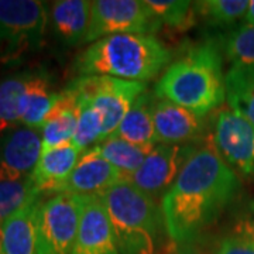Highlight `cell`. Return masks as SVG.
I'll return each mask as SVG.
<instances>
[{"label":"cell","instance_id":"5b68a950","mask_svg":"<svg viewBox=\"0 0 254 254\" xmlns=\"http://www.w3.org/2000/svg\"><path fill=\"white\" fill-rule=\"evenodd\" d=\"M48 24L44 1L0 0V63H16L37 51Z\"/></svg>","mask_w":254,"mask_h":254},{"label":"cell","instance_id":"277c9868","mask_svg":"<svg viewBox=\"0 0 254 254\" xmlns=\"http://www.w3.org/2000/svg\"><path fill=\"white\" fill-rule=\"evenodd\" d=\"M100 199L120 254H155L164 219L161 206L154 198L123 181L100 195Z\"/></svg>","mask_w":254,"mask_h":254},{"label":"cell","instance_id":"cb8c5ba5","mask_svg":"<svg viewBox=\"0 0 254 254\" xmlns=\"http://www.w3.org/2000/svg\"><path fill=\"white\" fill-rule=\"evenodd\" d=\"M38 198H43V192L38 190L31 177L0 182V227Z\"/></svg>","mask_w":254,"mask_h":254},{"label":"cell","instance_id":"484cf974","mask_svg":"<svg viewBox=\"0 0 254 254\" xmlns=\"http://www.w3.org/2000/svg\"><path fill=\"white\" fill-rule=\"evenodd\" d=\"M249 0H205L195 1V11L213 26H230L245 18Z\"/></svg>","mask_w":254,"mask_h":254},{"label":"cell","instance_id":"4fadbf2b","mask_svg":"<svg viewBox=\"0 0 254 254\" xmlns=\"http://www.w3.org/2000/svg\"><path fill=\"white\" fill-rule=\"evenodd\" d=\"M72 254H120L100 196H85Z\"/></svg>","mask_w":254,"mask_h":254},{"label":"cell","instance_id":"52a82bcc","mask_svg":"<svg viewBox=\"0 0 254 254\" xmlns=\"http://www.w3.org/2000/svg\"><path fill=\"white\" fill-rule=\"evenodd\" d=\"M85 196L57 192L38 212V254H72Z\"/></svg>","mask_w":254,"mask_h":254},{"label":"cell","instance_id":"ffe728a7","mask_svg":"<svg viewBox=\"0 0 254 254\" xmlns=\"http://www.w3.org/2000/svg\"><path fill=\"white\" fill-rule=\"evenodd\" d=\"M154 96L144 92L134 102L131 109L120 122L116 131L112 136L123 138L128 143L141 147H154L158 144V137L155 133L153 119V103Z\"/></svg>","mask_w":254,"mask_h":254},{"label":"cell","instance_id":"30bf717a","mask_svg":"<svg viewBox=\"0 0 254 254\" xmlns=\"http://www.w3.org/2000/svg\"><path fill=\"white\" fill-rule=\"evenodd\" d=\"M193 151L190 145L158 143L145 157L144 163L126 181L157 200L173 187L188 157Z\"/></svg>","mask_w":254,"mask_h":254},{"label":"cell","instance_id":"44dd1931","mask_svg":"<svg viewBox=\"0 0 254 254\" xmlns=\"http://www.w3.org/2000/svg\"><path fill=\"white\" fill-rule=\"evenodd\" d=\"M225 82L229 109L254 125V65H232Z\"/></svg>","mask_w":254,"mask_h":254},{"label":"cell","instance_id":"9c48e42d","mask_svg":"<svg viewBox=\"0 0 254 254\" xmlns=\"http://www.w3.org/2000/svg\"><path fill=\"white\" fill-rule=\"evenodd\" d=\"M212 147L235 171L254 180V125L232 109L213 118Z\"/></svg>","mask_w":254,"mask_h":254},{"label":"cell","instance_id":"4316f807","mask_svg":"<svg viewBox=\"0 0 254 254\" xmlns=\"http://www.w3.org/2000/svg\"><path fill=\"white\" fill-rule=\"evenodd\" d=\"M222 51L232 65H254V26H240L222 40Z\"/></svg>","mask_w":254,"mask_h":254},{"label":"cell","instance_id":"603a6c76","mask_svg":"<svg viewBox=\"0 0 254 254\" xmlns=\"http://www.w3.org/2000/svg\"><path fill=\"white\" fill-rule=\"evenodd\" d=\"M33 71L10 75L0 82V134L20 125L21 100Z\"/></svg>","mask_w":254,"mask_h":254},{"label":"cell","instance_id":"d4e9b609","mask_svg":"<svg viewBox=\"0 0 254 254\" xmlns=\"http://www.w3.org/2000/svg\"><path fill=\"white\" fill-rule=\"evenodd\" d=\"M68 88L71 86L68 85ZM71 89L76 95V103H78V122H76V130L72 138V144L81 153H85L86 150L92 148L102 140L103 119L99 110L92 105L91 100L78 93L73 88Z\"/></svg>","mask_w":254,"mask_h":254},{"label":"cell","instance_id":"ac0fdd59","mask_svg":"<svg viewBox=\"0 0 254 254\" xmlns=\"http://www.w3.org/2000/svg\"><path fill=\"white\" fill-rule=\"evenodd\" d=\"M78 122V103L76 95L71 88L60 92V98L53 112L48 115L44 125L40 128L43 150L54 148L72 143Z\"/></svg>","mask_w":254,"mask_h":254},{"label":"cell","instance_id":"8fae6325","mask_svg":"<svg viewBox=\"0 0 254 254\" xmlns=\"http://www.w3.org/2000/svg\"><path fill=\"white\" fill-rule=\"evenodd\" d=\"M43 151L41 133L16 127L0 134V182L31 177Z\"/></svg>","mask_w":254,"mask_h":254},{"label":"cell","instance_id":"83f0119b","mask_svg":"<svg viewBox=\"0 0 254 254\" xmlns=\"http://www.w3.org/2000/svg\"><path fill=\"white\" fill-rule=\"evenodd\" d=\"M145 3L161 21V24L177 28L188 27L192 24V17L195 11V6L192 1L145 0Z\"/></svg>","mask_w":254,"mask_h":254},{"label":"cell","instance_id":"f1b7e54d","mask_svg":"<svg viewBox=\"0 0 254 254\" xmlns=\"http://www.w3.org/2000/svg\"><path fill=\"white\" fill-rule=\"evenodd\" d=\"M233 235L254 242V199L247 200L237 210L233 223Z\"/></svg>","mask_w":254,"mask_h":254},{"label":"cell","instance_id":"d6986e66","mask_svg":"<svg viewBox=\"0 0 254 254\" xmlns=\"http://www.w3.org/2000/svg\"><path fill=\"white\" fill-rule=\"evenodd\" d=\"M58 98L60 92L54 91L48 73L33 71L27 91L21 100L20 125L28 128L40 130L48 115L54 109Z\"/></svg>","mask_w":254,"mask_h":254},{"label":"cell","instance_id":"2e32d148","mask_svg":"<svg viewBox=\"0 0 254 254\" xmlns=\"http://www.w3.org/2000/svg\"><path fill=\"white\" fill-rule=\"evenodd\" d=\"M43 198L33 200L0 227V254H38V212Z\"/></svg>","mask_w":254,"mask_h":254},{"label":"cell","instance_id":"9a60e30c","mask_svg":"<svg viewBox=\"0 0 254 254\" xmlns=\"http://www.w3.org/2000/svg\"><path fill=\"white\" fill-rule=\"evenodd\" d=\"M92 1L60 0L50 9V28L64 46L76 47L85 43L91 24Z\"/></svg>","mask_w":254,"mask_h":254},{"label":"cell","instance_id":"7a4b0ae2","mask_svg":"<svg viewBox=\"0 0 254 254\" xmlns=\"http://www.w3.org/2000/svg\"><path fill=\"white\" fill-rule=\"evenodd\" d=\"M222 50L210 40L170 64L157 81L154 96L180 105L203 118L226 99Z\"/></svg>","mask_w":254,"mask_h":254},{"label":"cell","instance_id":"ba28073f","mask_svg":"<svg viewBox=\"0 0 254 254\" xmlns=\"http://www.w3.org/2000/svg\"><path fill=\"white\" fill-rule=\"evenodd\" d=\"M145 0H96L92 1L91 24L85 43H95L115 34H151L161 28Z\"/></svg>","mask_w":254,"mask_h":254},{"label":"cell","instance_id":"7402d4cb","mask_svg":"<svg viewBox=\"0 0 254 254\" xmlns=\"http://www.w3.org/2000/svg\"><path fill=\"white\" fill-rule=\"evenodd\" d=\"M93 147L106 161H109L113 167H116L125 174L126 180L141 167L145 157L154 148V147H141V145L131 144L116 136L106 137Z\"/></svg>","mask_w":254,"mask_h":254},{"label":"cell","instance_id":"6da1fadb","mask_svg":"<svg viewBox=\"0 0 254 254\" xmlns=\"http://www.w3.org/2000/svg\"><path fill=\"white\" fill-rule=\"evenodd\" d=\"M240 190L237 174L212 145L193 150L161 199L164 227L174 243H188L212 226Z\"/></svg>","mask_w":254,"mask_h":254},{"label":"cell","instance_id":"7c38bea8","mask_svg":"<svg viewBox=\"0 0 254 254\" xmlns=\"http://www.w3.org/2000/svg\"><path fill=\"white\" fill-rule=\"evenodd\" d=\"M123 181H126V175L92 147L82 153L72 173L64 181L58 192H69L81 196H100Z\"/></svg>","mask_w":254,"mask_h":254},{"label":"cell","instance_id":"f546056e","mask_svg":"<svg viewBox=\"0 0 254 254\" xmlns=\"http://www.w3.org/2000/svg\"><path fill=\"white\" fill-rule=\"evenodd\" d=\"M213 254H254V242L236 235H230L219 242Z\"/></svg>","mask_w":254,"mask_h":254},{"label":"cell","instance_id":"5bb4252c","mask_svg":"<svg viewBox=\"0 0 254 254\" xmlns=\"http://www.w3.org/2000/svg\"><path fill=\"white\" fill-rule=\"evenodd\" d=\"M153 119L158 143L163 144L185 145L203 130V118L170 100H154Z\"/></svg>","mask_w":254,"mask_h":254},{"label":"cell","instance_id":"8992f818","mask_svg":"<svg viewBox=\"0 0 254 254\" xmlns=\"http://www.w3.org/2000/svg\"><path fill=\"white\" fill-rule=\"evenodd\" d=\"M68 85L88 98L99 110L103 119L102 140L116 131L120 122L131 109L134 102L147 92L143 82L125 81L105 75L78 76Z\"/></svg>","mask_w":254,"mask_h":254},{"label":"cell","instance_id":"3957f363","mask_svg":"<svg viewBox=\"0 0 254 254\" xmlns=\"http://www.w3.org/2000/svg\"><path fill=\"white\" fill-rule=\"evenodd\" d=\"M171 61V53L151 34H115L92 43L75 58L79 76L105 75L125 81L147 82Z\"/></svg>","mask_w":254,"mask_h":254},{"label":"cell","instance_id":"e0dca14e","mask_svg":"<svg viewBox=\"0 0 254 254\" xmlns=\"http://www.w3.org/2000/svg\"><path fill=\"white\" fill-rule=\"evenodd\" d=\"M81 154L72 143L41 151L31 178L43 195L48 192L57 193L60 190L64 181L72 173Z\"/></svg>","mask_w":254,"mask_h":254},{"label":"cell","instance_id":"4dcf8cb0","mask_svg":"<svg viewBox=\"0 0 254 254\" xmlns=\"http://www.w3.org/2000/svg\"><path fill=\"white\" fill-rule=\"evenodd\" d=\"M168 254H206L202 252L198 246L193 242H188V243H174L173 250Z\"/></svg>","mask_w":254,"mask_h":254},{"label":"cell","instance_id":"1f68e13d","mask_svg":"<svg viewBox=\"0 0 254 254\" xmlns=\"http://www.w3.org/2000/svg\"><path fill=\"white\" fill-rule=\"evenodd\" d=\"M243 20H245L246 26H254V0H250L249 9L246 11V16Z\"/></svg>","mask_w":254,"mask_h":254}]
</instances>
